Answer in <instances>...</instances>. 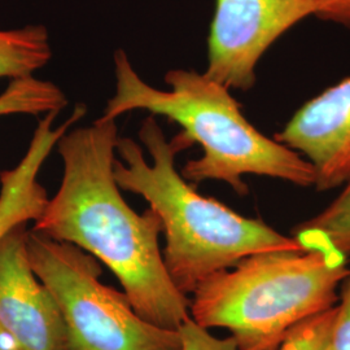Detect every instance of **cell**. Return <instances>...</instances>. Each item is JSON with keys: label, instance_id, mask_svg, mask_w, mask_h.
<instances>
[{"label": "cell", "instance_id": "6da1fadb", "mask_svg": "<svg viewBox=\"0 0 350 350\" xmlns=\"http://www.w3.org/2000/svg\"><path fill=\"white\" fill-rule=\"evenodd\" d=\"M117 139L116 120L105 117L64 134L56 144L62 185L31 230L88 252L116 275L143 319L178 331L191 318L189 299L165 269L159 215L133 211L116 182Z\"/></svg>", "mask_w": 350, "mask_h": 350}, {"label": "cell", "instance_id": "7a4b0ae2", "mask_svg": "<svg viewBox=\"0 0 350 350\" xmlns=\"http://www.w3.org/2000/svg\"><path fill=\"white\" fill-rule=\"evenodd\" d=\"M139 139L152 163L134 139L118 137L116 152L124 163L114 160V178L118 187L142 196L159 215L166 240L165 269L183 295L252 254L306 248L262 219L199 193L175 167L176 154L191 144L180 134L169 142L154 116L144 120Z\"/></svg>", "mask_w": 350, "mask_h": 350}, {"label": "cell", "instance_id": "3957f363", "mask_svg": "<svg viewBox=\"0 0 350 350\" xmlns=\"http://www.w3.org/2000/svg\"><path fill=\"white\" fill-rule=\"evenodd\" d=\"M116 94L103 117L116 120L133 111H148L166 117L183 129L180 135L199 143L200 159L188 161L182 176L191 185L206 180L225 182L239 196L250 188L244 175H258L312 187L315 172L300 153L256 129L241 112L230 88L205 73L172 69L165 75L170 90L150 86L139 77L124 50L114 53Z\"/></svg>", "mask_w": 350, "mask_h": 350}, {"label": "cell", "instance_id": "277c9868", "mask_svg": "<svg viewBox=\"0 0 350 350\" xmlns=\"http://www.w3.org/2000/svg\"><path fill=\"white\" fill-rule=\"evenodd\" d=\"M350 257L327 245L267 250L209 276L192 293L198 325L225 328L245 350H278L288 332L338 305Z\"/></svg>", "mask_w": 350, "mask_h": 350}, {"label": "cell", "instance_id": "5b68a950", "mask_svg": "<svg viewBox=\"0 0 350 350\" xmlns=\"http://www.w3.org/2000/svg\"><path fill=\"white\" fill-rule=\"evenodd\" d=\"M31 267L56 301L70 350H180L179 331L139 315L125 292L103 284L98 260L70 243L30 230Z\"/></svg>", "mask_w": 350, "mask_h": 350}, {"label": "cell", "instance_id": "8992f818", "mask_svg": "<svg viewBox=\"0 0 350 350\" xmlns=\"http://www.w3.org/2000/svg\"><path fill=\"white\" fill-rule=\"evenodd\" d=\"M336 8L338 0H215L205 75L250 91L260 60L279 38L310 16L329 21Z\"/></svg>", "mask_w": 350, "mask_h": 350}, {"label": "cell", "instance_id": "52a82bcc", "mask_svg": "<svg viewBox=\"0 0 350 350\" xmlns=\"http://www.w3.org/2000/svg\"><path fill=\"white\" fill-rule=\"evenodd\" d=\"M26 225L0 241V331L16 350H70L63 315L29 260Z\"/></svg>", "mask_w": 350, "mask_h": 350}, {"label": "cell", "instance_id": "ba28073f", "mask_svg": "<svg viewBox=\"0 0 350 350\" xmlns=\"http://www.w3.org/2000/svg\"><path fill=\"white\" fill-rule=\"evenodd\" d=\"M274 139L312 163L317 191L342 187L350 179V77L306 101Z\"/></svg>", "mask_w": 350, "mask_h": 350}, {"label": "cell", "instance_id": "9c48e42d", "mask_svg": "<svg viewBox=\"0 0 350 350\" xmlns=\"http://www.w3.org/2000/svg\"><path fill=\"white\" fill-rule=\"evenodd\" d=\"M86 112L85 105H77L72 116L57 127H53V122L60 112L46 113L44 118L39 120L21 161L11 170L0 173V241L13 228L36 222L40 217L49 196L38 180L39 172L57 142Z\"/></svg>", "mask_w": 350, "mask_h": 350}, {"label": "cell", "instance_id": "30bf717a", "mask_svg": "<svg viewBox=\"0 0 350 350\" xmlns=\"http://www.w3.org/2000/svg\"><path fill=\"white\" fill-rule=\"evenodd\" d=\"M51 57L50 37L44 26L0 30V78L31 77L47 65Z\"/></svg>", "mask_w": 350, "mask_h": 350}, {"label": "cell", "instance_id": "8fae6325", "mask_svg": "<svg viewBox=\"0 0 350 350\" xmlns=\"http://www.w3.org/2000/svg\"><path fill=\"white\" fill-rule=\"evenodd\" d=\"M292 237L306 248L327 245L350 257V179L323 211L295 226Z\"/></svg>", "mask_w": 350, "mask_h": 350}, {"label": "cell", "instance_id": "7c38bea8", "mask_svg": "<svg viewBox=\"0 0 350 350\" xmlns=\"http://www.w3.org/2000/svg\"><path fill=\"white\" fill-rule=\"evenodd\" d=\"M68 105L62 88L34 75L12 79L0 95V117L10 114H46L60 112Z\"/></svg>", "mask_w": 350, "mask_h": 350}, {"label": "cell", "instance_id": "4fadbf2b", "mask_svg": "<svg viewBox=\"0 0 350 350\" xmlns=\"http://www.w3.org/2000/svg\"><path fill=\"white\" fill-rule=\"evenodd\" d=\"M335 314L336 306L304 321L288 332L278 350H325Z\"/></svg>", "mask_w": 350, "mask_h": 350}, {"label": "cell", "instance_id": "5bb4252c", "mask_svg": "<svg viewBox=\"0 0 350 350\" xmlns=\"http://www.w3.org/2000/svg\"><path fill=\"white\" fill-rule=\"evenodd\" d=\"M178 331L182 341L180 350H245L239 347L232 336L215 338L209 329L198 325L192 318L180 325Z\"/></svg>", "mask_w": 350, "mask_h": 350}, {"label": "cell", "instance_id": "9a60e30c", "mask_svg": "<svg viewBox=\"0 0 350 350\" xmlns=\"http://www.w3.org/2000/svg\"><path fill=\"white\" fill-rule=\"evenodd\" d=\"M325 350H350V263L349 273L340 287L336 314Z\"/></svg>", "mask_w": 350, "mask_h": 350}, {"label": "cell", "instance_id": "2e32d148", "mask_svg": "<svg viewBox=\"0 0 350 350\" xmlns=\"http://www.w3.org/2000/svg\"><path fill=\"white\" fill-rule=\"evenodd\" d=\"M329 21L350 27V0H338V8Z\"/></svg>", "mask_w": 350, "mask_h": 350}, {"label": "cell", "instance_id": "e0dca14e", "mask_svg": "<svg viewBox=\"0 0 350 350\" xmlns=\"http://www.w3.org/2000/svg\"><path fill=\"white\" fill-rule=\"evenodd\" d=\"M0 350H16L12 341L0 331Z\"/></svg>", "mask_w": 350, "mask_h": 350}]
</instances>
